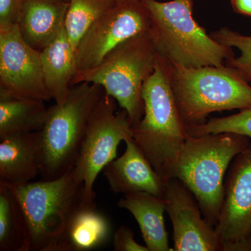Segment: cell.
Instances as JSON below:
<instances>
[{
  "label": "cell",
  "instance_id": "cell-22",
  "mask_svg": "<svg viewBox=\"0 0 251 251\" xmlns=\"http://www.w3.org/2000/svg\"><path fill=\"white\" fill-rule=\"evenodd\" d=\"M191 136L232 133L251 138V108L231 116L211 118L202 125L186 127Z\"/></svg>",
  "mask_w": 251,
  "mask_h": 251
},
{
  "label": "cell",
  "instance_id": "cell-25",
  "mask_svg": "<svg viewBox=\"0 0 251 251\" xmlns=\"http://www.w3.org/2000/svg\"><path fill=\"white\" fill-rule=\"evenodd\" d=\"M23 0H0V31L17 25Z\"/></svg>",
  "mask_w": 251,
  "mask_h": 251
},
{
  "label": "cell",
  "instance_id": "cell-9",
  "mask_svg": "<svg viewBox=\"0 0 251 251\" xmlns=\"http://www.w3.org/2000/svg\"><path fill=\"white\" fill-rule=\"evenodd\" d=\"M150 27V16L141 1L122 0L81 38L75 50L76 73L97 67L117 46Z\"/></svg>",
  "mask_w": 251,
  "mask_h": 251
},
{
  "label": "cell",
  "instance_id": "cell-16",
  "mask_svg": "<svg viewBox=\"0 0 251 251\" xmlns=\"http://www.w3.org/2000/svg\"><path fill=\"white\" fill-rule=\"evenodd\" d=\"M117 205L134 216L149 251H171L163 218L166 211L164 198L145 192L127 193Z\"/></svg>",
  "mask_w": 251,
  "mask_h": 251
},
{
  "label": "cell",
  "instance_id": "cell-8",
  "mask_svg": "<svg viewBox=\"0 0 251 251\" xmlns=\"http://www.w3.org/2000/svg\"><path fill=\"white\" fill-rule=\"evenodd\" d=\"M116 101L105 92L96 105L72 170L77 181L84 184V207L97 208L94 186L97 176L116 158L120 143L133 138L128 115L125 110L116 112Z\"/></svg>",
  "mask_w": 251,
  "mask_h": 251
},
{
  "label": "cell",
  "instance_id": "cell-26",
  "mask_svg": "<svg viewBox=\"0 0 251 251\" xmlns=\"http://www.w3.org/2000/svg\"><path fill=\"white\" fill-rule=\"evenodd\" d=\"M231 4L235 12L251 17V0H231Z\"/></svg>",
  "mask_w": 251,
  "mask_h": 251
},
{
  "label": "cell",
  "instance_id": "cell-11",
  "mask_svg": "<svg viewBox=\"0 0 251 251\" xmlns=\"http://www.w3.org/2000/svg\"><path fill=\"white\" fill-rule=\"evenodd\" d=\"M0 96L47 100L41 52L28 45L17 25L0 31Z\"/></svg>",
  "mask_w": 251,
  "mask_h": 251
},
{
  "label": "cell",
  "instance_id": "cell-18",
  "mask_svg": "<svg viewBox=\"0 0 251 251\" xmlns=\"http://www.w3.org/2000/svg\"><path fill=\"white\" fill-rule=\"evenodd\" d=\"M97 208H80L73 216L56 251H88L102 247L111 235L106 216Z\"/></svg>",
  "mask_w": 251,
  "mask_h": 251
},
{
  "label": "cell",
  "instance_id": "cell-24",
  "mask_svg": "<svg viewBox=\"0 0 251 251\" xmlns=\"http://www.w3.org/2000/svg\"><path fill=\"white\" fill-rule=\"evenodd\" d=\"M115 251H150L146 246L135 242L133 231L125 226H121L115 231L113 237Z\"/></svg>",
  "mask_w": 251,
  "mask_h": 251
},
{
  "label": "cell",
  "instance_id": "cell-12",
  "mask_svg": "<svg viewBox=\"0 0 251 251\" xmlns=\"http://www.w3.org/2000/svg\"><path fill=\"white\" fill-rule=\"evenodd\" d=\"M163 198L173 226L174 251H222L215 229L201 215L196 198L180 180L168 181Z\"/></svg>",
  "mask_w": 251,
  "mask_h": 251
},
{
  "label": "cell",
  "instance_id": "cell-20",
  "mask_svg": "<svg viewBox=\"0 0 251 251\" xmlns=\"http://www.w3.org/2000/svg\"><path fill=\"white\" fill-rule=\"evenodd\" d=\"M25 219L17 196L10 185L0 182V251H23Z\"/></svg>",
  "mask_w": 251,
  "mask_h": 251
},
{
  "label": "cell",
  "instance_id": "cell-17",
  "mask_svg": "<svg viewBox=\"0 0 251 251\" xmlns=\"http://www.w3.org/2000/svg\"><path fill=\"white\" fill-rule=\"evenodd\" d=\"M41 63L47 90L55 103L67 100L76 73L75 50L66 28L47 47L41 51Z\"/></svg>",
  "mask_w": 251,
  "mask_h": 251
},
{
  "label": "cell",
  "instance_id": "cell-7",
  "mask_svg": "<svg viewBox=\"0 0 251 251\" xmlns=\"http://www.w3.org/2000/svg\"><path fill=\"white\" fill-rule=\"evenodd\" d=\"M158 54L149 30L122 43L97 67L76 73L73 86L81 82L97 84L126 112L132 126L143 118L144 82L154 70Z\"/></svg>",
  "mask_w": 251,
  "mask_h": 251
},
{
  "label": "cell",
  "instance_id": "cell-21",
  "mask_svg": "<svg viewBox=\"0 0 251 251\" xmlns=\"http://www.w3.org/2000/svg\"><path fill=\"white\" fill-rule=\"evenodd\" d=\"M122 0H69L66 31L74 50L81 38L99 18Z\"/></svg>",
  "mask_w": 251,
  "mask_h": 251
},
{
  "label": "cell",
  "instance_id": "cell-19",
  "mask_svg": "<svg viewBox=\"0 0 251 251\" xmlns=\"http://www.w3.org/2000/svg\"><path fill=\"white\" fill-rule=\"evenodd\" d=\"M44 102L0 96V138L16 133L41 131L49 112Z\"/></svg>",
  "mask_w": 251,
  "mask_h": 251
},
{
  "label": "cell",
  "instance_id": "cell-27",
  "mask_svg": "<svg viewBox=\"0 0 251 251\" xmlns=\"http://www.w3.org/2000/svg\"><path fill=\"white\" fill-rule=\"evenodd\" d=\"M139 1H141V0H139Z\"/></svg>",
  "mask_w": 251,
  "mask_h": 251
},
{
  "label": "cell",
  "instance_id": "cell-10",
  "mask_svg": "<svg viewBox=\"0 0 251 251\" xmlns=\"http://www.w3.org/2000/svg\"><path fill=\"white\" fill-rule=\"evenodd\" d=\"M214 229L222 251H251V144L229 169Z\"/></svg>",
  "mask_w": 251,
  "mask_h": 251
},
{
  "label": "cell",
  "instance_id": "cell-13",
  "mask_svg": "<svg viewBox=\"0 0 251 251\" xmlns=\"http://www.w3.org/2000/svg\"><path fill=\"white\" fill-rule=\"evenodd\" d=\"M125 143V153L103 170L110 190L115 194L145 192L164 198L168 181L153 169L133 138Z\"/></svg>",
  "mask_w": 251,
  "mask_h": 251
},
{
  "label": "cell",
  "instance_id": "cell-3",
  "mask_svg": "<svg viewBox=\"0 0 251 251\" xmlns=\"http://www.w3.org/2000/svg\"><path fill=\"white\" fill-rule=\"evenodd\" d=\"M250 145L249 138L232 133L188 135L173 170L191 191L203 216L216 226L224 196V176L232 159Z\"/></svg>",
  "mask_w": 251,
  "mask_h": 251
},
{
  "label": "cell",
  "instance_id": "cell-15",
  "mask_svg": "<svg viewBox=\"0 0 251 251\" xmlns=\"http://www.w3.org/2000/svg\"><path fill=\"white\" fill-rule=\"evenodd\" d=\"M39 132L16 133L0 138V182H30L40 172Z\"/></svg>",
  "mask_w": 251,
  "mask_h": 251
},
{
  "label": "cell",
  "instance_id": "cell-14",
  "mask_svg": "<svg viewBox=\"0 0 251 251\" xmlns=\"http://www.w3.org/2000/svg\"><path fill=\"white\" fill-rule=\"evenodd\" d=\"M69 0H23L17 25L23 40L39 51L65 27Z\"/></svg>",
  "mask_w": 251,
  "mask_h": 251
},
{
  "label": "cell",
  "instance_id": "cell-2",
  "mask_svg": "<svg viewBox=\"0 0 251 251\" xmlns=\"http://www.w3.org/2000/svg\"><path fill=\"white\" fill-rule=\"evenodd\" d=\"M150 18V34L166 62L187 68L222 66L233 58L232 48L220 44L193 16V0H141Z\"/></svg>",
  "mask_w": 251,
  "mask_h": 251
},
{
  "label": "cell",
  "instance_id": "cell-1",
  "mask_svg": "<svg viewBox=\"0 0 251 251\" xmlns=\"http://www.w3.org/2000/svg\"><path fill=\"white\" fill-rule=\"evenodd\" d=\"M142 99L143 117L132 126V138L153 169L168 181L188 134L159 54L154 70L144 82Z\"/></svg>",
  "mask_w": 251,
  "mask_h": 251
},
{
  "label": "cell",
  "instance_id": "cell-5",
  "mask_svg": "<svg viewBox=\"0 0 251 251\" xmlns=\"http://www.w3.org/2000/svg\"><path fill=\"white\" fill-rule=\"evenodd\" d=\"M10 186L25 219L23 251H56L69 221L83 206L84 184L72 170L57 179Z\"/></svg>",
  "mask_w": 251,
  "mask_h": 251
},
{
  "label": "cell",
  "instance_id": "cell-23",
  "mask_svg": "<svg viewBox=\"0 0 251 251\" xmlns=\"http://www.w3.org/2000/svg\"><path fill=\"white\" fill-rule=\"evenodd\" d=\"M211 36L220 44L240 51L239 57L226 61V64L234 68L251 83V36L244 35L228 27L213 31Z\"/></svg>",
  "mask_w": 251,
  "mask_h": 251
},
{
  "label": "cell",
  "instance_id": "cell-6",
  "mask_svg": "<svg viewBox=\"0 0 251 251\" xmlns=\"http://www.w3.org/2000/svg\"><path fill=\"white\" fill-rule=\"evenodd\" d=\"M105 94L97 84L73 86L67 100L49 108L40 134L41 180L61 177L74 168L91 115Z\"/></svg>",
  "mask_w": 251,
  "mask_h": 251
},
{
  "label": "cell",
  "instance_id": "cell-4",
  "mask_svg": "<svg viewBox=\"0 0 251 251\" xmlns=\"http://www.w3.org/2000/svg\"><path fill=\"white\" fill-rule=\"evenodd\" d=\"M163 60L186 127L204 124L214 112L251 108L250 82L234 68H187Z\"/></svg>",
  "mask_w": 251,
  "mask_h": 251
}]
</instances>
